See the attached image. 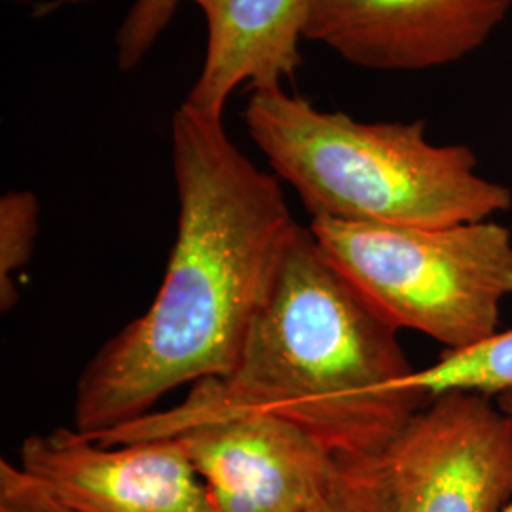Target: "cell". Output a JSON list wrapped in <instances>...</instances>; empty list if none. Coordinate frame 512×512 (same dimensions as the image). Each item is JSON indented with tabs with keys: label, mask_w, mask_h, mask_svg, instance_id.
Masks as SVG:
<instances>
[{
	"label": "cell",
	"mask_w": 512,
	"mask_h": 512,
	"mask_svg": "<svg viewBox=\"0 0 512 512\" xmlns=\"http://www.w3.org/2000/svg\"><path fill=\"white\" fill-rule=\"evenodd\" d=\"M171 147L175 243L148 310L78 378L74 429L88 437L147 416L177 387L226 376L300 226L277 177L232 143L222 116L183 103Z\"/></svg>",
	"instance_id": "obj_1"
},
{
	"label": "cell",
	"mask_w": 512,
	"mask_h": 512,
	"mask_svg": "<svg viewBox=\"0 0 512 512\" xmlns=\"http://www.w3.org/2000/svg\"><path fill=\"white\" fill-rule=\"evenodd\" d=\"M391 327L298 226L234 368L190 385V410H262L336 456H382L427 397Z\"/></svg>",
	"instance_id": "obj_2"
},
{
	"label": "cell",
	"mask_w": 512,
	"mask_h": 512,
	"mask_svg": "<svg viewBox=\"0 0 512 512\" xmlns=\"http://www.w3.org/2000/svg\"><path fill=\"white\" fill-rule=\"evenodd\" d=\"M249 137L311 219L439 228L490 220L511 188L478 175L465 145H435L425 120L359 122L281 88L253 92Z\"/></svg>",
	"instance_id": "obj_3"
},
{
	"label": "cell",
	"mask_w": 512,
	"mask_h": 512,
	"mask_svg": "<svg viewBox=\"0 0 512 512\" xmlns=\"http://www.w3.org/2000/svg\"><path fill=\"white\" fill-rule=\"evenodd\" d=\"M330 262L397 330H416L446 351L499 332L512 294V232L494 220L391 226L311 219Z\"/></svg>",
	"instance_id": "obj_4"
},
{
	"label": "cell",
	"mask_w": 512,
	"mask_h": 512,
	"mask_svg": "<svg viewBox=\"0 0 512 512\" xmlns=\"http://www.w3.org/2000/svg\"><path fill=\"white\" fill-rule=\"evenodd\" d=\"M90 439L179 442L215 512H302L325 494L340 458L308 429L262 410L175 404Z\"/></svg>",
	"instance_id": "obj_5"
},
{
	"label": "cell",
	"mask_w": 512,
	"mask_h": 512,
	"mask_svg": "<svg viewBox=\"0 0 512 512\" xmlns=\"http://www.w3.org/2000/svg\"><path fill=\"white\" fill-rule=\"evenodd\" d=\"M401 512H503L512 499V420L490 397L431 399L384 452Z\"/></svg>",
	"instance_id": "obj_6"
},
{
	"label": "cell",
	"mask_w": 512,
	"mask_h": 512,
	"mask_svg": "<svg viewBox=\"0 0 512 512\" xmlns=\"http://www.w3.org/2000/svg\"><path fill=\"white\" fill-rule=\"evenodd\" d=\"M19 463L73 512H215L175 440L103 446L74 427H57L23 440Z\"/></svg>",
	"instance_id": "obj_7"
},
{
	"label": "cell",
	"mask_w": 512,
	"mask_h": 512,
	"mask_svg": "<svg viewBox=\"0 0 512 512\" xmlns=\"http://www.w3.org/2000/svg\"><path fill=\"white\" fill-rule=\"evenodd\" d=\"M512 0H311L304 38L374 71H427L494 35Z\"/></svg>",
	"instance_id": "obj_8"
},
{
	"label": "cell",
	"mask_w": 512,
	"mask_h": 512,
	"mask_svg": "<svg viewBox=\"0 0 512 512\" xmlns=\"http://www.w3.org/2000/svg\"><path fill=\"white\" fill-rule=\"evenodd\" d=\"M207 21L202 73L186 105L224 116L230 95L249 84L253 92L281 88L302 65L300 40L311 0H192Z\"/></svg>",
	"instance_id": "obj_9"
},
{
	"label": "cell",
	"mask_w": 512,
	"mask_h": 512,
	"mask_svg": "<svg viewBox=\"0 0 512 512\" xmlns=\"http://www.w3.org/2000/svg\"><path fill=\"white\" fill-rule=\"evenodd\" d=\"M406 385L429 401L450 393L467 391L497 397L512 389V330L461 351H444L439 361L414 370Z\"/></svg>",
	"instance_id": "obj_10"
},
{
	"label": "cell",
	"mask_w": 512,
	"mask_h": 512,
	"mask_svg": "<svg viewBox=\"0 0 512 512\" xmlns=\"http://www.w3.org/2000/svg\"><path fill=\"white\" fill-rule=\"evenodd\" d=\"M302 512H401L382 456H340L325 494Z\"/></svg>",
	"instance_id": "obj_11"
},
{
	"label": "cell",
	"mask_w": 512,
	"mask_h": 512,
	"mask_svg": "<svg viewBox=\"0 0 512 512\" xmlns=\"http://www.w3.org/2000/svg\"><path fill=\"white\" fill-rule=\"evenodd\" d=\"M40 228V202L33 192L0 198V310L18 304L16 275L31 260Z\"/></svg>",
	"instance_id": "obj_12"
},
{
	"label": "cell",
	"mask_w": 512,
	"mask_h": 512,
	"mask_svg": "<svg viewBox=\"0 0 512 512\" xmlns=\"http://www.w3.org/2000/svg\"><path fill=\"white\" fill-rule=\"evenodd\" d=\"M92 0H46L35 6V16H50L65 6H76ZM183 0H135L128 16L122 21L116 35V63L122 71L135 69L158 38L164 35L167 25L175 16Z\"/></svg>",
	"instance_id": "obj_13"
},
{
	"label": "cell",
	"mask_w": 512,
	"mask_h": 512,
	"mask_svg": "<svg viewBox=\"0 0 512 512\" xmlns=\"http://www.w3.org/2000/svg\"><path fill=\"white\" fill-rule=\"evenodd\" d=\"M0 512H73L21 463L0 459Z\"/></svg>",
	"instance_id": "obj_14"
},
{
	"label": "cell",
	"mask_w": 512,
	"mask_h": 512,
	"mask_svg": "<svg viewBox=\"0 0 512 512\" xmlns=\"http://www.w3.org/2000/svg\"><path fill=\"white\" fill-rule=\"evenodd\" d=\"M495 403H497V406L512 420V389L511 391H505V393L497 395V397H495Z\"/></svg>",
	"instance_id": "obj_15"
},
{
	"label": "cell",
	"mask_w": 512,
	"mask_h": 512,
	"mask_svg": "<svg viewBox=\"0 0 512 512\" xmlns=\"http://www.w3.org/2000/svg\"><path fill=\"white\" fill-rule=\"evenodd\" d=\"M503 512H512V499H511V503H509V505H507V507H505V511Z\"/></svg>",
	"instance_id": "obj_16"
}]
</instances>
